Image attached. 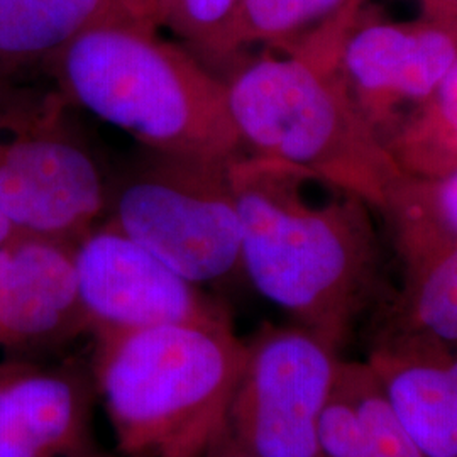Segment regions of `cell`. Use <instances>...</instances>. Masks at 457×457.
<instances>
[{"label":"cell","instance_id":"obj_15","mask_svg":"<svg viewBox=\"0 0 457 457\" xmlns=\"http://www.w3.org/2000/svg\"><path fill=\"white\" fill-rule=\"evenodd\" d=\"M319 441L324 457H427L366 361H344Z\"/></svg>","mask_w":457,"mask_h":457},{"label":"cell","instance_id":"obj_24","mask_svg":"<svg viewBox=\"0 0 457 457\" xmlns=\"http://www.w3.org/2000/svg\"><path fill=\"white\" fill-rule=\"evenodd\" d=\"M92 457H112V456H107V454H104V453H100V451H98L97 454H94V456Z\"/></svg>","mask_w":457,"mask_h":457},{"label":"cell","instance_id":"obj_9","mask_svg":"<svg viewBox=\"0 0 457 457\" xmlns=\"http://www.w3.org/2000/svg\"><path fill=\"white\" fill-rule=\"evenodd\" d=\"M456 60V24L425 16L395 22L361 12L336 70L361 117L385 145Z\"/></svg>","mask_w":457,"mask_h":457},{"label":"cell","instance_id":"obj_7","mask_svg":"<svg viewBox=\"0 0 457 457\" xmlns=\"http://www.w3.org/2000/svg\"><path fill=\"white\" fill-rule=\"evenodd\" d=\"M343 362L341 347L311 328L260 327L245 341L228 444L253 457H324L319 427Z\"/></svg>","mask_w":457,"mask_h":457},{"label":"cell","instance_id":"obj_14","mask_svg":"<svg viewBox=\"0 0 457 457\" xmlns=\"http://www.w3.org/2000/svg\"><path fill=\"white\" fill-rule=\"evenodd\" d=\"M396 256L402 287L373 344L457 347V245L419 247Z\"/></svg>","mask_w":457,"mask_h":457},{"label":"cell","instance_id":"obj_4","mask_svg":"<svg viewBox=\"0 0 457 457\" xmlns=\"http://www.w3.org/2000/svg\"><path fill=\"white\" fill-rule=\"evenodd\" d=\"M228 111L245 153L311 171L375 211L403 173L347 96L336 68L262 48L224 66Z\"/></svg>","mask_w":457,"mask_h":457},{"label":"cell","instance_id":"obj_23","mask_svg":"<svg viewBox=\"0 0 457 457\" xmlns=\"http://www.w3.org/2000/svg\"><path fill=\"white\" fill-rule=\"evenodd\" d=\"M211 457H253L247 456V454H243V453H239L237 449H234L228 441L226 444L217 451V453H213Z\"/></svg>","mask_w":457,"mask_h":457},{"label":"cell","instance_id":"obj_12","mask_svg":"<svg viewBox=\"0 0 457 457\" xmlns=\"http://www.w3.org/2000/svg\"><path fill=\"white\" fill-rule=\"evenodd\" d=\"M368 366L427 457H457V347L373 344Z\"/></svg>","mask_w":457,"mask_h":457},{"label":"cell","instance_id":"obj_13","mask_svg":"<svg viewBox=\"0 0 457 457\" xmlns=\"http://www.w3.org/2000/svg\"><path fill=\"white\" fill-rule=\"evenodd\" d=\"M362 5L364 0H241L209 66L219 73L232 58L256 46L336 66Z\"/></svg>","mask_w":457,"mask_h":457},{"label":"cell","instance_id":"obj_19","mask_svg":"<svg viewBox=\"0 0 457 457\" xmlns=\"http://www.w3.org/2000/svg\"><path fill=\"white\" fill-rule=\"evenodd\" d=\"M241 0H146L137 19L177 34L205 65Z\"/></svg>","mask_w":457,"mask_h":457},{"label":"cell","instance_id":"obj_8","mask_svg":"<svg viewBox=\"0 0 457 457\" xmlns=\"http://www.w3.org/2000/svg\"><path fill=\"white\" fill-rule=\"evenodd\" d=\"M73 270L90 334L232 322L222 303L105 220L73 247Z\"/></svg>","mask_w":457,"mask_h":457},{"label":"cell","instance_id":"obj_18","mask_svg":"<svg viewBox=\"0 0 457 457\" xmlns=\"http://www.w3.org/2000/svg\"><path fill=\"white\" fill-rule=\"evenodd\" d=\"M379 213L390 228L396 254L457 245V170L434 179L403 175Z\"/></svg>","mask_w":457,"mask_h":457},{"label":"cell","instance_id":"obj_10","mask_svg":"<svg viewBox=\"0 0 457 457\" xmlns=\"http://www.w3.org/2000/svg\"><path fill=\"white\" fill-rule=\"evenodd\" d=\"M75 245L17 234L0 245V358H34L88 332Z\"/></svg>","mask_w":457,"mask_h":457},{"label":"cell","instance_id":"obj_20","mask_svg":"<svg viewBox=\"0 0 457 457\" xmlns=\"http://www.w3.org/2000/svg\"><path fill=\"white\" fill-rule=\"evenodd\" d=\"M422 16L451 22L457 26V0H419Z\"/></svg>","mask_w":457,"mask_h":457},{"label":"cell","instance_id":"obj_11","mask_svg":"<svg viewBox=\"0 0 457 457\" xmlns=\"http://www.w3.org/2000/svg\"><path fill=\"white\" fill-rule=\"evenodd\" d=\"M94 378L73 364L0 360V457H92Z\"/></svg>","mask_w":457,"mask_h":457},{"label":"cell","instance_id":"obj_22","mask_svg":"<svg viewBox=\"0 0 457 457\" xmlns=\"http://www.w3.org/2000/svg\"><path fill=\"white\" fill-rule=\"evenodd\" d=\"M145 2L146 0H120L122 7L134 17H139L143 7H145Z\"/></svg>","mask_w":457,"mask_h":457},{"label":"cell","instance_id":"obj_5","mask_svg":"<svg viewBox=\"0 0 457 457\" xmlns=\"http://www.w3.org/2000/svg\"><path fill=\"white\" fill-rule=\"evenodd\" d=\"M70 109L51 82H0V213L17 234L77 245L111 187Z\"/></svg>","mask_w":457,"mask_h":457},{"label":"cell","instance_id":"obj_2","mask_svg":"<svg viewBox=\"0 0 457 457\" xmlns=\"http://www.w3.org/2000/svg\"><path fill=\"white\" fill-rule=\"evenodd\" d=\"M71 107L129 132L154 154L234 163L245 156L222 77L122 4L45 68Z\"/></svg>","mask_w":457,"mask_h":457},{"label":"cell","instance_id":"obj_21","mask_svg":"<svg viewBox=\"0 0 457 457\" xmlns=\"http://www.w3.org/2000/svg\"><path fill=\"white\" fill-rule=\"evenodd\" d=\"M14 236H17L16 228L0 213V245L11 241Z\"/></svg>","mask_w":457,"mask_h":457},{"label":"cell","instance_id":"obj_6","mask_svg":"<svg viewBox=\"0 0 457 457\" xmlns=\"http://www.w3.org/2000/svg\"><path fill=\"white\" fill-rule=\"evenodd\" d=\"M230 163L156 154L111 187L102 220L194 285L243 273Z\"/></svg>","mask_w":457,"mask_h":457},{"label":"cell","instance_id":"obj_3","mask_svg":"<svg viewBox=\"0 0 457 457\" xmlns=\"http://www.w3.org/2000/svg\"><path fill=\"white\" fill-rule=\"evenodd\" d=\"M92 378L124 457H211L228 436L245 341L232 322L92 334Z\"/></svg>","mask_w":457,"mask_h":457},{"label":"cell","instance_id":"obj_17","mask_svg":"<svg viewBox=\"0 0 457 457\" xmlns=\"http://www.w3.org/2000/svg\"><path fill=\"white\" fill-rule=\"evenodd\" d=\"M398 170L434 179L457 170V60L441 82L385 141Z\"/></svg>","mask_w":457,"mask_h":457},{"label":"cell","instance_id":"obj_1","mask_svg":"<svg viewBox=\"0 0 457 457\" xmlns=\"http://www.w3.org/2000/svg\"><path fill=\"white\" fill-rule=\"evenodd\" d=\"M241 262L258 294L343 347L378 294L375 211L361 196L271 158L228 166Z\"/></svg>","mask_w":457,"mask_h":457},{"label":"cell","instance_id":"obj_16","mask_svg":"<svg viewBox=\"0 0 457 457\" xmlns=\"http://www.w3.org/2000/svg\"><path fill=\"white\" fill-rule=\"evenodd\" d=\"M120 0H0V82L45 75L66 43Z\"/></svg>","mask_w":457,"mask_h":457}]
</instances>
